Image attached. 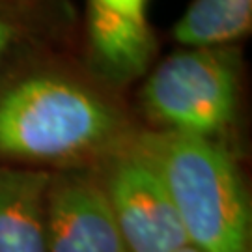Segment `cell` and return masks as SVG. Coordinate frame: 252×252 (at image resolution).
Masks as SVG:
<instances>
[{"mask_svg":"<svg viewBox=\"0 0 252 252\" xmlns=\"http://www.w3.org/2000/svg\"><path fill=\"white\" fill-rule=\"evenodd\" d=\"M51 9L47 0H0V71L19 54L49 41Z\"/></svg>","mask_w":252,"mask_h":252,"instance_id":"9","label":"cell"},{"mask_svg":"<svg viewBox=\"0 0 252 252\" xmlns=\"http://www.w3.org/2000/svg\"><path fill=\"white\" fill-rule=\"evenodd\" d=\"M47 252H131L92 168L51 172Z\"/></svg>","mask_w":252,"mask_h":252,"instance_id":"5","label":"cell"},{"mask_svg":"<svg viewBox=\"0 0 252 252\" xmlns=\"http://www.w3.org/2000/svg\"><path fill=\"white\" fill-rule=\"evenodd\" d=\"M95 4H99L103 8L116 11L127 17L146 19V4L148 0H92Z\"/></svg>","mask_w":252,"mask_h":252,"instance_id":"10","label":"cell"},{"mask_svg":"<svg viewBox=\"0 0 252 252\" xmlns=\"http://www.w3.org/2000/svg\"><path fill=\"white\" fill-rule=\"evenodd\" d=\"M140 127L122 94L45 43L0 71V164L94 168Z\"/></svg>","mask_w":252,"mask_h":252,"instance_id":"1","label":"cell"},{"mask_svg":"<svg viewBox=\"0 0 252 252\" xmlns=\"http://www.w3.org/2000/svg\"><path fill=\"white\" fill-rule=\"evenodd\" d=\"M136 144L161 174L189 247L252 252L251 196L226 142L140 127Z\"/></svg>","mask_w":252,"mask_h":252,"instance_id":"2","label":"cell"},{"mask_svg":"<svg viewBox=\"0 0 252 252\" xmlns=\"http://www.w3.org/2000/svg\"><path fill=\"white\" fill-rule=\"evenodd\" d=\"M252 0H192L174 27L180 47L239 45L251 34Z\"/></svg>","mask_w":252,"mask_h":252,"instance_id":"8","label":"cell"},{"mask_svg":"<svg viewBox=\"0 0 252 252\" xmlns=\"http://www.w3.org/2000/svg\"><path fill=\"white\" fill-rule=\"evenodd\" d=\"M51 172L0 164V252H47Z\"/></svg>","mask_w":252,"mask_h":252,"instance_id":"7","label":"cell"},{"mask_svg":"<svg viewBox=\"0 0 252 252\" xmlns=\"http://www.w3.org/2000/svg\"><path fill=\"white\" fill-rule=\"evenodd\" d=\"M241 82V45L180 47L142 79V127L224 142L239 112Z\"/></svg>","mask_w":252,"mask_h":252,"instance_id":"3","label":"cell"},{"mask_svg":"<svg viewBox=\"0 0 252 252\" xmlns=\"http://www.w3.org/2000/svg\"><path fill=\"white\" fill-rule=\"evenodd\" d=\"M178 252H198V251H196V249H192V247H189V245H187V247H183V249H180Z\"/></svg>","mask_w":252,"mask_h":252,"instance_id":"11","label":"cell"},{"mask_svg":"<svg viewBox=\"0 0 252 252\" xmlns=\"http://www.w3.org/2000/svg\"><path fill=\"white\" fill-rule=\"evenodd\" d=\"M82 67L97 82L122 94L144 79L155 63L159 41L146 19L127 17L88 0Z\"/></svg>","mask_w":252,"mask_h":252,"instance_id":"6","label":"cell"},{"mask_svg":"<svg viewBox=\"0 0 252 252\" xmlns=\"http://www.w3.org/2000/svg\"><path fill=\"white\" fill-rule=\"evenodd\" d=\"M92 170L129 251L178 252L187 247L168 189L136 144V135Z\"/></svg>","mask_w":252,"mask_h":252,"instance_id":"4","label":"cell"}]
</instances>
